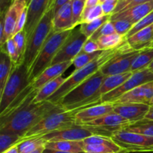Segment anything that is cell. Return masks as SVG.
<instances>
[{
  "instance_id": "1",
  "label": "cell",
  "mask_w": 153,
  "mask_h": 153,
  "mask_svg": "<svg viewBox=\"0 0 153 153\" xmlns=\"http://www.w3.org/2000/svg\"><path fill=\"white\" fill-rule=\"evenodd\" d=\"M33 101L29 100L13 111L0 116V133L17 134L22 137L48 115L63 109L49 101L40 103Z\"/></svg>"
},
{
  "instance_id": "2",
  "label": "cell",
  "mask_w": 153,
  "mask_h": 153,
  "mask_svg": "<svg viewBox=\"0 0 153 153\" xmlns=\"http://www.w3.org/2000/svg\"><path fill=\"white\" fill-rule=\"evenodd\" d=\"M131 51L133 50H131L126 40L114 49L102 51V52L92 62L80 70H75L69 77L66 78V80L64 81L63 85L52 97L48 99L47 101L57 104L64 96L93 76L94 73L100 70L103 66L110 62L115 57Z\"/></svg>"
},
{
  "instance_id": "3",
  "label": "cell",
  "mask_w": 153,
  "mask_h": 153,
  "mask_svg": "<svg viewBox=\"0 0 153 153\" xmlns=\"http://www.w3.org/2000/svg\"><path fill=\"white\" fill-rule=\"evenodd\" d=\"M105 78L99 70L64 96L57 105L64 111H74L101 104L99 91Z\"/></svg>"
},
{
  "instance_id": "4",
  "label": "cell",
  "mask_w": 153,
  "mask_h": 153,
  "mask_svg": "<svg viewBox=\"0 0 153 153\" xmlns=\"http://www.w3.org/2000/svg\"><path fill=\"white\" fill-rule=\"evenodd\" d=\"M53 17V10L52 9H50L40 19L31 35L27 40L22 62H23V64L26 66L28 71L34 64L42 48L49 38L51 34L54 32Z\"/></svg>"
},
{
  "instance_id": "5",
  "label": "cell",
  "mask_w": 153,
  "mask_h": 153,
  "mask_svg": "<svg viewBox=\"0 0 153 153\" xmlns=\"http://www.w3.org/2000/svg\"><path fill=\"white\" fill-rule=\"evenodd\" d=\"M78 110L57 111L48 115L31 128L22 137V142L31 138L42 137L46 134L56 132L76 125L75 116Z\"/></svg>"
},
{
  "instance_id": "6",
  "label": "cell",
  "mask_w": 153,
  "mask_h": 153,
  "mask_svg": "<svg viewBox=\"0 0 153 153\" xmlns=\"http://www.w3.org/2000/svg\"><path fill=\"white\" fill-rule=\"evenodd\" d=\"M31 84L28 69L23 62L13 64L5 86L0 93V114L10 106Z\"/></svg>"
},
{
  "instance_id": "7",
  "label": "cell",
  "mask_w": 153,
  "mask_h": 153,
  "mask_svg": "<svg viewBox=\"0 0 153 153\" xmlns=\"http://www.w3.org/2000/svg\"><path fill=\"white\" fill-rule=\"evenodd\" d=\"M72 30L53 32L36 58L30 68L29 80L32 83L46 68L52 65L54 58L71 33Z\"/></svg>"
},
{
  "instance_id": "8",
  "label": "cell",
  "mask_w": 153,
  "mask_h": 153,
  "mask_svg": "<svg viewBox=\"0 0 153 153\" xmlns=\"http://www.w3.org/2000/svg\"><path fill=\"white\" fill-rule=\"evenodd\" d=\"M111 137L127 153L153 152V137L126 129L116 131Z\"/></svg>"
},
{
  "instance_id": "9",
  "label": "cell",
  "mask_w": 153,
  "mask_h": 153,
  "mask_svg": "<svg viewBox=\"0 0 153 153\" xmlns=\"http://www.w3.org/2000/svg\"><path fill=\"white\" fill-rule=\"evenodd\" d=\"M132 124H134V123L127 120L114 112H111L99 119L83 125V126L92 128L100 135L111 137L114 132L125 129Z\"/></svg>"
},
{
  "instance_id": "10",
  "label": "cell",
  "mask_w": 153,
  "mask_h": 153,
  "mask_svg": "<svg viewBox=\"0 0 153 153\" xmlns=\"http://www.w3.org/2000/svg\"><path fill=\"white\" fill-rule=\"evenodd\" d=\"M152 81L153 73L149 69L133 73L131 77L127 79L119 88L103 96L101 99V103H114L126 93Z\"/></svg>"
},
{
  "instance_id": "11",
  "label": "cell",
  "mask_w": 153,
  "mask_h": 153,
  "mask_svg": "<svg viewBox=\"0 0 153 153\" xmlns=\"http://www.w3.org/2000/svg\"><path fill=\"white\" fill-rule=\"evenodd\" d=\"M88 40V38L81 31L80 28H73L54 58L52 65L73 61L82 52V48Z\"/></svg>"
},
{
  "instance_id": "12",
  "label": "cell",
  "mask_w": 153,
  "mask_h": 153,
  "mask_svg": "<svg viewBox=\"0 0 153 153\" xmlns=\"http://www.w3.org/2000/svg\"><path fill=\"white\" fill-rule=\"evenodd\" d=\"M53 0H31L27 6V22L25 30L28 40L40 19L52 7Z\"/></svg>"
},
{
  "instance_id": "13",
  "label": "cell",
  "mask_w": 153,
  "mask_h": 153,
  "mask_svg": "<svg viewBox=\"0 0 153 153\" xmlns=\"http://www.w3.org/2000/svg\"><path fill=\"white\" fill-rule=\"evenodd\" d=\"M94 134H98L92 128L83 126L75 125L70 128L51 133L43 136V138L47 142L63 141H82Z\"/></svg>"
},
{
  "instance_id": "14",
  "label": "cell",
  "mask_w": 153,
  "mask_h": 153,
  "mask_svg": "<svg viewBox=\"0 0 153 153\" xmlns=\"http://www.w3.org/2000/svg\"><path fill=\"white\" fill-rule=\"evenodd\" d=\"M140 51H131L115 57L110 62L103 66L100 71L106 77L131 72V67Z\"/></svg>"
},
{
  "instance_id": "15",
  "label": "cell",
  "mask_w": 153,
  "mask_h": 153,
  "mask_svg": "<svg viewBox=\"0 0 153 153\" xmlns=\"http://www.w3.org/2000/svg\"><path fill=\"white\" fill-rule=\"evenodd\" d=\"M27 7V4L22 1L14 0L13 4L5 13L4 22V36L0 40V47L9 39L13 37L15 27L23 10Z\"/></svg>"
},
{
  "instance_id": "16",
  "label": "cell",
  "mask_w": 153,
  "mask_h": 153,
  "mask_svg": "<svg viewBox=\"0 0 153 153\" xmlns=\"http://www.w3.org/2000/svg\"><path fill=\"white\" fill-rule=\"evenodd\" d=\"M113 103H101L99 105L79 109L75 116L76 125L83 126L88 123L99 119L102 116L114 112Z\"/></svg>"
},
{
  "instance_id": "17",
  "label": "cell",
  "mask_w": 153,
  "mask_h": 153,
  "mask_svg": "<svg viewBox=\"0 0 153 153\" xmlns=\"http://www.w3.org/2000/svg\"><path fill=\"white\" fill-rule=\"evenodd\" d=\"M114 112L131 123L145 119L150 105L143 103H121L114 104Z\"/></svg>"
},
{
  "instance_id": "18",
  "label": "cell",
  "mask_w": 153,
  "mask_h": 153,
  "mask_svg": "<svg viewBox=\"0 0 153 153\" xmlns=\"http://www.w3.org/2000/svg\"><path fill=\"white\" fill-rule=\"evenodd\" d=\"M153 98V81L137 87L120 97L113 104L121 103H143L149 105Z\"/></svg>"
},
{
  "instance_id": "19",
  "label": "cell",
  "mask_w": 153,
  "mask_h": 153,
  "mask_svg": "<svg viewBox=\"0 0 153 153\" xmlns=\"http://www.w3.org/2000/svg\"><path fill=\"white\" fill-rule=\"evenodd\" d=\"M153 10V0L140 4L128 10L114 13L111 16V21L125 19L135 25Z\"/></svg>"
},
{
  "instance_id": "20",
  "label": "cell",
  "mask_w": 153,
  "mask_h": 153,
  "mask_svg": "<svg viewBox=\"0 0 153 153\" xmlns=\"http://www.w3.org/2000/svg\"><path fill=\"white\" fill-rule=\"evenodd\" d=\"M73 65V61H66V62L59 63V64L51 65L46 68L34 82L31 83L33 88L36 90H40L43 85L48 82L61 76V75Z\"/></svg>"
},
{
  "instance_id": "21",
  "label": "cell",
  "mask_w": 153,
  "mask_h": 153,
  "mask_svg": "<svg viewBox=\"0 0 153 153\" xmlns=\"http://www.w3.org/2000/svg\"><path fill=\"white\" fill-rule=\"evenodd\" d=\"M126 41L133 51H141L151 48L153 42V25L143 28L131 37H127Z\"/></svg>"
},
{
  "instance_id": "22",
  "label": "cell",
  "mask_w": 153,
  "mask_h": 153,
  "mask_svg": "<svg viewBox=\"0 0 153 153\" xmlns=\"http://www.w3.org/2000/svg\"><path fill=\"white\" fill-rule=\"evenodd\" d=\"M73 16H72V1L67 3L58 10L53 17V31L73 30Z\"/></svg>"
},
{
  "instance_id": "23",
  "label": "cell",
  "mask_w": 153,
  "mask_h": 153,
  "mask_svg": "<svg viewBox=\"0 0 153 153\" xmlns=\"http://www.w3.org/2000/svg\"><path fill=\"white\" fill-rule=\"evenodd\" d=\"M132 74L133 73L129 72V73L114 75V76H111L106 77L103 83L102 84L101 87H100V91H99V96L102 99V97L104 95H105V94H107L108 93L111 92V91H114L116 88H119L127 79H129Z\"/></svg>"
},
{
  "instance_id": "24",
  "label": "cell",
  "mask_w": 153,
  "mask_h": 153,
  "mask_svg": "<svg viewBox=\"0 0 153 153\" xmlns=\"http://www.w3.org/2000/svg\"><path fill=\"white\" fill-rule=\"evenodd\" d=\"M66 78L60 76L51 82H48L45 85H43L41 88L38 91L35 98H34L33 102L34 103H40L43 102L47 101L49 97H52L57 91L60 88V87L63 85Z\"/></svg>"
},
{
  "instance_id": "25",
  "label": "cell",
  "mask_w": 153,
  "mask_h": 153,
  "mask_svg": "<svg viewBox=\"0 0 153 153\" xmlns=\"http://www.w3.org/2000/svg\"><path fill=\"white\" fill-rule=\"evenodd\" d=\"M84 147H85V143L83 140L82 141L63 140V141L48 142L46 145V149L70 153L83 152Z\"/></svg>"
},
{
  "instance_id": "26",
  "label": "cell",
  "mask_w": 153,
  "mask_h": 153,
  "mask_svg": "<svg viewBox=\"0 0 153 153\" xmlns=\"http://www.w3.org/2000/svg\"><path fill=\"white\" fill-rule=\"evenodd\" d=\"M153 61V49H143L140 51L138 55L134 60L131 67V73L141 71L148 68L149 64Z\"/></svg>"
},
{
  "instance_id": "27",
  "label": "cell",
  "mask_w": 153,
  "mask_h": 153,
  "mask_svg": "<svg viewBox=\"0 0 153 153\" xmlns=\"http://www.w3.org/2000/svg\"><path fill=\"white\" fill-rule=\"evenodd\" d=\"M10 57L4 52H0V93L3 91L13 67Z\"/></svg>"
},
{
  "instance_id": "28",
  "label": "cell",
  "mask_w": 153,
  "mask_h": 153,
  "mask_svg": "<svg viewBox=\"0 0 153 153\" xmlns=\"http://www.w3.org/2000/svg\"><path fill=\"white\" fill-rule=\"evenodd\" d=\"M126 40V37L117 33H114L109 35L100 37L97 40V42L100 46V50L105 51L114 49L122 44Z\"/></svg>"
},
{
  "instance_id": "29",
  "label": "cell",
  "mask_w": 153,
  "mask_h": 153,
  "mask_svg": "<svg viewBox=\"0 0 153 153\" xmlns=\"http://www.w3.org/2000/svg\"><path fill=\"white\" fill-rule=\"evenodd\" d=\"M127 131L153 137V120L143 119L125 128Z\"/></svg>"
},
{
  "instance_id": "30",
  "label": "cell",
  "mask_w": 153,
  "mask_h": 153,
  "mask_svg": "<svg viewBox=\"0 0 153 153\" xmlns=\"http://www.w3.org/2000/svg\"><path fill=\"white\" fill-rule=\"evenodd\" d=\"M111 16L109 15H104L92 22L88 23H82L80 25V30L88 39L100 28L105 22L110 21Z\"/></svg>"
},
{
  "instance_id": "31",
  "label": "cell",
  "mask_w": 153,
  "mask_h": 153,
  "mask_svg": "<svg viewBox=\"0 0 153 153\" xmlns=\"http://www.w3.org/2000/svg\"><path fill=\"white\" fill-rule=\"evenodd\" d=\"M48 142L43 137L31 138L18 145L19 153H31L41 147H46Z\"/></svg>"
},
{
  "instance_id": "32",
  "label": "cell",
  "mask_w": 153,
  "mask_h": 153,
  "mask_svg": "<svg viewBox=\"0 0 153 153\" xmlns=\"http://www.w3.org/2000/svg\"><path fill=\"white\" fill-rule=\"evenodd\" d=\"M22 137L17 134L0 133V153L22 143Z\"/></svg>"
},
{
  "instance_id": "33",
  "label": "cell",
  "mask_w": 153,
  "mask_h": 153,
  "mask_svg": "<svg viewBox=\"0 0 153 153\" xmlns=\"http://www.w3.org/2000/svg\"><path fill=\"white\" fill-rule=\"evenodd\" d=\"M102 52V51H99V52H94V53H85L83 52H81L73 60V65H74L75 68H76L75 70H80V69L83 68L84 67L89 64L97 57H98Z\"/></svg>"
},
{
  "instance_id": "34",
  "label": "cell",
  "mask_w": 153,
  "mask_h": 153,
  "mask_svg": "<svg viewBox=\"0 0 153 153\" xmlns=\"http://www.w3.org/2000/svg\"><path fill=\"white\" fill-rule=\"evenodd\" d=\"M104 16L101 4L93 7H85L82 16V24L92 22Z\"/></svg>"
},
{
  "instance_id": "35",
  "label": "cell",
  "mask_w": 153,
  "mask_h": 153,
  "mask_svg": "<svg viewBox=\"0 0 153 153\" xmlns=\"http://www.w3.org/2000/svg\"><path fill=\"white\" fill-rule=\"evenodd\" d=\"M85 7V1L81 0H72V16L73 28H76L82 24V16Z\"/></svg>"
},
{
  "instance_id": "36",
  "label": "cell",
  "mask_w": 153,
  "mask_h": 153,
  "mask_svg": "<svg viewBox=\"0 0 153 153\" xmlns=\"http://www.w3.org/2000/svg\"><path fill=\"white\" fill-rule=\"evenodd\" d=\"M1 52H4L10 58L13 64H19L20 57H19V51L16 46L14 40L13 38H10L0 47Z\"/></svg>"
},
{
  "instance_id": "37",
  "label": "cell",
  "mask_w": 153,
  "mask_h": 153,
  "mask_svg": "<svg viewBox=\"0 0 153 153\" xmlns=\"http://www.w3.org/2000/svg\"><path fill=\"white\" fill-rule=\"evenodd\" d=\"M85 153H127L123 151L114 149L109 146L99 144H85Z\"/></svg>"
},
{
  "instance_id": "38",
  "label": "cell",
  "mask_w": 153,
  "mask_h": 153,
  "mask_svg": "<svg viewBox=\"0 0 153 153\" xmlns=\"http://www.w3.org/2000/svg\"><path fill=\"white\" fill-rule=\"evenodd\" d=\"M116 33L115 31L114 25L113 22L111 21H108V22H105L104 25H102L89 39L91 40H94V41H97L100 37H102V36L105 35H109V34H112Z\"/></svg>"
},
{
  "instance_id": "39",
  "label": "cell",
  "mask_w": 153,
  "mask_h": 153,
  "mask_svg": "<svg viewBox=\"0 0 153 153\" xmlns=\"http://www.w3.org/2000/svg\"><path fill=\"white\" fill-rule=\"evenodd\" d=\"M153 25V10L151 11L149 14L146 15L143 19H142L140 22H137V24L134 25L132 27L131 30L129 31V32L126 34V37H129L131 35H133L134 34H135L136 32H137L140 30L143 29V28H146V27L149 26V25Z\"/></svg>"
},
{
  "instance_id": "40",
  "label": "cell",
  "mask_w": 153,
  "mask_h": 153,
  "mask_svg": "<svg viewBox=\"0 0 153 153\" xmlns=\"http://www.w3.org/2000/svg\"><path fill=\"white\" fill-rule=\"evenodd\" d=\"M12 38H13V40H14L16 47H17L18 51H19V57H20L19 63H20L22 62L24 52H25V46H26V43H27L26 33H25V30H22V31L18 32L17 34H15Z\"/></svg>"
},
{
  "instance_id": "41",
  "label": "cell",
  "mask_w": 153,
  "mask_h": 153,
  "mask_svg": "<svg viewBox=\"0 0 153 153\" xmlns=\"http://www.w3.org/2000/svg\"><path fill=\"white\" fill-rule=\"evenodd\" d=\"M150 0H119L114 13L126 11ZM113 13V14H114Z\"/></svg>"
},
{
  "instance_id": "42",
  "label": "cell",
  "mask_w": 153,
  "mask_h": 153,
  "mask_svg": "<svg viewBox=\"0 0 153 153\" xmlns=\"http://www.w3.org/2000/svg\"><path fill=\"white\" fill-rule=\"evenodd\" d=\"M114 25L116 33L120 34V35L126 37V34L129 32L130 30L134 26L131 22L129 21L125 20V19H118V20L111 21Z\"/></svg>"
},
{
  "instance_id": "43",
  "label": "cell",
  "mask_w": 153,
  "mask_h": 153,
  "mask_svg": "<svg viewBox=\"0 0 153 153\" xmlns=\"http://www.w3.org/2000/svg\"><path fill=\"white\" fill-rule=\"evenodd\" d=\"M119 0H107L102 4H101L104 15H109L111 16L116 9L117 3Z\"/></svg>"
},
{
  "instance_id": "44",
  "label": "cell",
  "mask_w": 153,
  "mask_h": 153,
  "mask_svg": "<svg viewBox=\"0 0 153 153\" xmlns=\"http://www.w3.org/2000/svg\"><path fill=\"white\" fill-rule=\"evenodd\" d=\"M99 51L102 50H100V48L97 42L88 39L84 45L82 52H85V53H94V52H99Z\"/></svg>"
},
{
  "instance_id": "45",
  "label": "cell",
  "mask_w": 153,
  "mask_h": 153,
  "mask_svg": "<svg viewBox=\"0 0 153 153\" xmlns=\"http://www.w3.org/2000/svg\"><path fill=\"white\" fill-rule=\"evenodd\" d=\"M26 22H27V7L23 10L22 14H21L20 16H19V20H18L16 27H15V30H14V32H13V37L15 35V34H17L18 32L24 30L25 25H26Z\"/></svg>"
},
{
  "instance_id": "46",
  "label": "cell",
  "mask_w": 153,
  "mask_h": 153,
  "mask_svg": "<svg viewBox=\"0 0 153 153\" xmlns=\"http://www.w3.org/2000/svg\"><path fill=\"white\" fill-rule=\"evenodd\" d=\"M70 1H72V0H53L51 9H52V10H53L54 15L58 12V10L61 7H63V6L65 5L67 3L70 2Z\"/></svg>"
},
{
  "instance_id": "47",
  "label": "cell",
  "mask_w": 153,
  "mask_h": 153,
  "mask_svg": "<svg viewBox=\"0 0 153 153\" xmlns=\"http://www.w3.org/2000/svg\"><path fill=\"white\" fill-rule=\"evenodd\" d=\"M13 1L14 0H0V14H4L13 4Z\"/></svg>"
},
{
  "instance_id": "48",
  "label": "cell",
  "mask_w": 153,
  "mask_h": 153,
  "mask_svg": "<svg viewBox=\"0 0 153 153\" xmlns=\"http://www.w3.org/2000/svg\"><path fill=\"white\" fill-rule=\"evenodd\" d=\"M100 4V0H86L85 1V7H93Z\"/></svg>"
},
{
  "instance_id": "49",
  "label": "cell",
  "mask_w": 153,
  "mask_h": 153,
  "mask_svg": "<svg viewBox=\"0 0 153 153\" xmlns=\"http://www.w3.org/2000/svg\"><path fill=\"white\" fill-rule=\"evenodd\" d=\"M3 153H19V149H18V145H16V146L10 148V149H8Z\"/></svg>"
},
{
  "instance_id": "50",
  "label": "cell",
  "mask_w": 153,
  "mask_h": 153,
  "mask_svg": "<svg viewBox=\"0 0 153 153\" xmlns=\"http://www.w3.org/2000/svg\"><path fill=\"white\" fill-rule=\"evenodd\" d=\"M145 119L153 120V106H150L149 111H148V113H147V114H146Z\"/></svg>"
},
{
  "instance_id": "51",
  "label": "cell",
  "mask_w": 153,
  "mask_h": 153,
  "mask_svg": "<svg viewBox=\"0 0 153 153\" xmlns=\"http://www.w3.org/2000/svg\"><path fill=\"white\" fill-rule=\"evenodd\" d=\"M43 153H70V152H61V151H57L53 150V149H45L43 150ZM79 153H85V152H79Z\"/></svg>"
},
{
  "instance_id": "52",
  "label": "cell",
  "mask_w": 153,
  "mask_h": 153,
  "mask_svg": "<svg viewBox=\"0 0 153 153\" xmlns=\"http://www.w3.org/2000/svg\"><path fill=\"white\" fill-rule=\"evenodd\" d=\"M46 149V147H41V148H39V149H37V150L34 151V152H31V153H43V150Z\"/></svg>"
},
{
  "instance_id": "53",
  "label": "cell",
  "mask_w": 153,
  "mask_h": 153,
  "mask_svg": "<svg viewBox=\"0 0 153 153\" xmlns=\"http://www.w3.org/2000/svg\"><path fill=\"white\" fill-rule=\"evenodd\" d=\"M147 69H149V70H150L151 72H152V73H153V61L152 63H151L150 64H149V66L148 67Z\"/></svg>"
},
{
  "instance_id": "54",
  "label": "cell",
  "mask_w": 153,
  "mask_h": 153,
  "mask_svg": "<svg viewBox=\"0 0 153 153\" xmlns=\"http://www.w3.org/2000/svg\"><path fill=\"white\" fill-rule=\"evenodd\" d=\"M19 1H24V2H25L27 4V6H28V4H29V2L31 0H19Z\"/></svg>"
},
{
  "instance_id": "55",
  "label": "cell",
  "mask_w": 153,
  "mask_h": 153,
  "mask_svg": "<svg viewBox=\"0 0 153 153\" xmlns=\"http://www.w3.org/2000/svg\"><path fill=\"white\" fill-rule=\"evenodd\" d=\"M149 105H150V106H153V98L152 99V100H151L150 103H149Z\"/></svg>"
},
{
  "instance_id": "56",
  "label": "cell",
  "mask_w": 153,
  "mask_h": 153,
  "mask_svg": "<svg viewBox=\"0 0 153 153\" xmlns=\"http://www.w3.org/2000/svg\"><path fill=\"white\" fill-rule=\"evenodd\" d=\"M100 4H102L103 2H105V1H107V0H100Z\"/></svg>"
},
{
  "instance_id": "57",
  "label": "cell",
  "mask_w": 153,
  "mask_h": 153,
  "mask_svg": "<svg viewBox=\"0 0 153 153\" xmlns=\"http://www.w3.org/2000/svg\"><path fill=\"white\" fill-rule=\"evenodd\" d=\"M151 48H152V49H153V42H152V46H151Z\"/></svg>"
},
{
  "instance_id": "58",
  "label": "cell",
  "mask_w": 153,
  "mask_h": 153,
  "mask_svg": "<svg viewBox=\"0 0 153 153\" xmlns=\"http://www.w3.org/2000/svg\"><path fill=\"white\" fill-rule=\"evenodd\" d=\"M81 1H86V0H81Z\"/></svg>"
}]
</instances>
